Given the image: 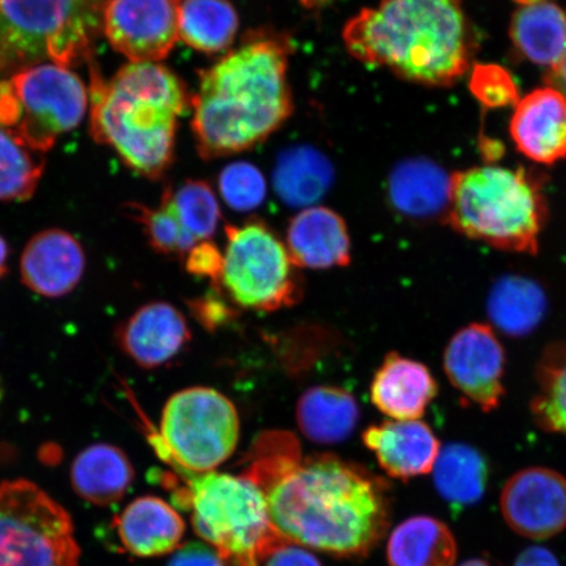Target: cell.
Listing matches in <instances>:
<instances>
[{"instance_id":"obj_13","label":"cell","mask_w":566,"mask_h":566,"mask_svg":"<svg viewBox=\"0 0 566 566\" xmlns=\"http://www.w3.org/2000/svg\"><path fill=\"white\" fill-rule=\"evenodd\" d=\"M505 350L488 324L459 329L446 346L443 369L460 394L484 412L499 408L505 395Z\"/></svg>"},{"instance_id":"obj_38","label":"cell","mask_w":566,"mask_h":566,"mask_svg":"<svg viewBox=\"0 0 566 566\" xmlns=\"http://www.w3.org/2000/svg\"><path fill=\"white\" fill-rule=\"evenodd\" d=\"M264 566H322L306 548L286 539L279 541L268 551L261 565Z\"/></svg>"},{"instance_id":"obj_10","label":"cell","mask_w":566,"mask_h":566,"mask_svg":"<svg viewBox=\"0 0 566 566\" xmlns=\"http://www.w3.org/2000/svg\"><path fill=\"white\" fill-rule=\"evenodd\" d=\"M73 520L31 481L0 483V566H80Z\"/></svg>"},{"instance_id":"obj_21","label":"cell","mask_w":566,"mask_h":566,"mask_svg":"<svg viewBox=\"0 0 566 566\" xmlns=\"http://www.w3.org/2000/svg\"><path fill=\"white\" fill-rule=\"evenodd\" d=\"M123 547L138 557L172 554L179 548L186 523L165 500L145 495L130 502L115 522Z\"/></svg>"},{"instance_id":"obj_39","label":"cell","mask_w":566,"mask_h":566,"mask_svg":"<svg viewBox=\"0 0 566 566\" xmlns=\"http://www.w3.org/2000/svg\"><path fill=\"white\" fill-rule=\"evenodd\" d=\"M219 292H222V290H217V293L207 296V298L197 300L190 304L197 321L209 331L230 321L232 315L231 307L221 298Z\"/></svg>"},{"instance_id":"obj_41","label":"cell","mask_w":566,"mask_h":566,"mask_svg":"<svg viewBox=\"0 0 566 566\" xmlns=\"http://www.w3.org/2000/svg\"><path fill=\"white\" fill-rule=\"evenodd\" d=\"M513 566H562L551 551L543 547H530L516 557Z\"/></svg>"},{"instance_id":"obj_28","label":"cell","mask_w":566,"mask_h":566,"mask_svg":"<svg viewBox=\"0 0 566 566\" xmlns=\"http://www.w3.org/2000/svg\"><path fill=\"white\" fill-rule=\"evenodd\" d=\"M433 473L441 497L462 507L483 499L490 470L478 450L469 444L452 443L441 450Z\"/></svg>"},{"instance_id":"obj_20","label":"cell","mask_w":566,"mask_h":566,"mask_svg":"<svg viewBox=\"0 0 566 566\" xmlns=\"http://www.w3.org/2000/svg\"><path fill=\"white\" fill-rule=\"evenodd\" d=\"M437 394L428 367L399 353L388 354L370 386L373 405L391 420H420Z\"/></svg>"},{"instance_id":"obj_7","label":"cell","mask_w":566,"mask_h":566,"mask_svg":"<svg viewBox=\"0 0 566 566\" xmlns=\"http://www.w3.org/2000/svg\"><path fill=\"white\" fill-rule=\"evenodd\" d=\"M109 0H0V32L18 66L91 62Z\"/></svg>"},{"instance_id":"obj_5","label":"cell","mask_w":566,"mask_h":566,"mask_svg":"<svg viewBox=\"0 0 566 566\" xmlns=\"http://www.w3.org/2000/svg\"><path fill=\"white\" fill-rule=\"evenodd\" d=\"M547 217L541 184L525 169L480 166L451 175L446 222L469 239L535 254Z\"/></svg>"},{"instance_id":"obj_11","label":"cell","mask_w":566,"mask_h":566,"mask_svg":"<svg viewBox=\"0 0 566 566\" xmlns=\"http://www.w3.org/2000/svg\"><path fill=\"white\" fill-rule=\"evenodd\" d=\"M221 289L240 307L272 313L301 300L303 285L286 244L261 222L226 226Z\"/></svg>"},{"instance_id":"obj_22","label":"cell","mask_w":566,"mask_h":566,"mask_svg":"<svg viewBox=\"0 0 566 566\" xmlns=\"http://www.w3.org/2000/svg\"><path fill=\"white\" fill-rule=\"evenodd\" d=\"M388 196L400 214L415 221H446L451 196V176L427 159L401 163L388 182Z\"/></svg>"},{"instance_id":"obj_31","label":"cell","mask_w":566,"mask_h":566,"mask_svg":"<svg viewBox=\"0 0 566 566\" xmlns=\"http://www.w3.org/2000/svg\"><path fill=\"white\" fill-rule=\"evenodd\" d=\"M331 180L327 160L304 148L281 159L275 172V189L290 207H310L324 196Z\"/></svg>"},{"instance_id":"obj_34","label":"cell","mask_w":566,"mask_h":566,"mask_svg":"<svg viewBox=\"0 0 566 566\" xmlns=\"http://www.w3.org/2000/svg\"><path fill=\"white\" fill-rule=\"evenodd\" d=\"M127 214L144 228L153 250L168 258L186 259L196 239L184 229L179 218L161 197L160 207L151 209L139 203H127Z\"/></svg>"},{"instance_id":"obj_4","label":"cell","mask_w":566,"mask_h":566,"mask_svg":"<svg viewBox=\"0 0 566 566\" xmlns=\"http://www.w3.org/2000/svg\"><path fill=\"white\" fill-rule=\"evenodd\" d=\"M90 129L125 165L157 180L171 166L179 117L190 106L186 83L155 62L127 63L104 81L90 62Z\"/></svg>"},{"instance_id":"obj_26","label":"cell","mask_w":566,"mask_h":566,"mask_svg":"<svg viewBox=\"0 0 566 566\" xmlns=\"http://www.w3.org/2000/svg\"><path fill=\"white\" fill-rule=\"evenodd\" d=\"M511 38L530 62L554 67L566 53V11L552 2L520 6L512 19Z\"/></svg>"},{"instance_id":"obj_18","label":"cell","mask_w":566,"mask_h":566,"mask_svg":"<svg viewBox=\"0 0 566 566\" xmlns=\"http://www.w3.org/2000/svg\"><path fill=\"white\" fill-rule=\"evenodd\" d=\"M363 441L388 476L409 480L433 472L441 443L421 420H387L367 428Z\"/></svg>"},{"instance_id":"obj_33","label":"cell","mask_w":566,"mask_h":566,"mask_svg":"<svg viewBox=\"0 0 566 566\" xmlns=\"http://www.w3.org/2000/svg\"><path fill=\"white\" fill-rule=\"evenodd\" d=\"M163 198L197 243L214 237L222 212L208 182L188 180L177 189L168 188Z\"/></svg>"},{"instance_id":"obj_15","label":"cell","mask_w":566,"mask_h":566,"mask_svg":"<svg viewBox=\"0 0 566 566\" xmlns=\"http://www.w3.org/2000/svg\"><path fill=\"white\" fill-rule=\"evenodd\" d=\"M116 339L127 358L145 370L171 364L192 339L186 316L167 302L145 304L118 325Z\"/></svg>"},{"instance_id":"obj_6","label":"cell","mask_w":566,"mask_h":566,"mask_svg":"<svg viewBox=\"0 0 566 566\" xmlns=\"http://www.w3.org/2000/svg\"><path fill=\"white\" fill-rule=\"evenodd\" d=\"M182 486L177 506L192 512L193 528L216 549L223 566H261L282 536L274 530L265 494L243 475L176 472Z\"/></svg>"},{"instance_id":"obj_9","label":"cell","mask_w":566,"mask_h":566,"mask_svg":"<svg viewBox=\"0 0 566 566\" xmlns=\"http://www.w3.org/2000/svg\"><path fill=\"white\" fill-rule=\"evenodd\" d=\"M239 437L238 410L228 396L214 388L192 387L168 399L159 433L150 441L176 472L207 473L233 454Z\"/></svg>"},{"instance_id":"obj_36","label":"cell","mask_w":566,"mask_h":566,"mask_svg":"<svg viewBox=\"0 0 566 566\" xmlns=\"http://www.w3.org/2000/svg\"><path fill=\"white\" fill-rule=\"evenodd\" d=\"M470 88L488 108H504L520 102V92L513 76L499 65H476L471 74Z\"/></svg>"},{"instance_id":"obj_14","label":"cell","mask_w":566,"mask_h":566,"mask_svg":"<svg viewBox=\"0 0 566 566\" xmlns=\"http://www.w3.org/2000/svg\"><path fill=\"white\" fill-rule=\"evenodd\" d=\"M500 507L514 533L551 539L566 528V478L546 467L516 472L501 492Z\"/></svg>"},{"instance_id":"obj_1","label":"cell","mask_w":566,"mask_h":566,"mask_svg":"<svg viewBox=\"0 0 566 566\" xmlns=\"http://www.w3.org/2000/svg\"><path fill=\"white\" fill-rule=\"evenodd\" d=\"M243 476L265 494L274 530L298 546L359 557L387 533L391 513L385 481L335 455L303 458L287 431L258 438Z\"/></svg>"},{"instance_id":"obj_16","label":"cell","mask_w":566,"mask_h":566,"mask_svg":"<svg viewBox=\"0 0 566 566\" xmlns=\"http://www.w3.org/2000/svg\"><path fill=\"white\" fill-rule=\"evenodd\" d=\"M86 271V254L80 240L63 230L34 235L20 259L24 285L45 298H62L80 285Z\"/></svg>"},{"instance_id":"obj_40","label":"cell","mask_w":566,"mask_h":566,"mask_svg":"<svg viewBox=\"0 0 566 566\" xmlns=\"http://www.w3.org/2000/svg\"><path fill=\"white\" fill-rule=\"evenodd\" d=\"M167 566H223L214 548L190 543L176 551Z\"/></svg>"},{"instance_id":"obj_44","label":"cell","mask_w":566,"mask_h":566,"mask_svg":"<svg viewBox=\"0 0 566 566\" xmlns=\"http://www.w3.org/2000/svg\"><path fill=\"white\" fill-rule=\"evenodd\" d=\"M9 245L6 240L0 235V280L4 277L7 271H9Z\"/></svg>"},{"instance_id":"obj_23","label":"cell","mask_w":566,"mask_h":566,"mask_svg":"<svg viewBox=\"0 0 566 566\" xmlns=\"http://www.w3.org/2000/svg\"><path fill=\"white\" fill-rule=\"evenodd\" d=\"M134 472L125 452L109 443L88 446L71 467V484L84 501L111 506L122 500L133 484Z\"/></svg>"},{"instance_id":"obj_43","label":"cell","mask_w":566,"mask_h":566,"mask_svg":"<svg viewBox=\"0 0 566 566\" xmlns=\"http://www.w3.org/2000/svg\"><path fill=\"white\" fill-rule=\"evenodd\" d=\"M15 66H18L15 56H13L2 32H0V73Z\"/></svg>"},{"instance_id":"obj_2","label":"cell","mask_w":566,"mask_h":566,"mask_svg":"<svg viewBox=\"0 0 566 566\" xmlns=\"http://www.w3.org/2000/svg\"><path fill=\"white\" fill-rule=\"evenodd\" d=\"M292 52L285 35L253 33L201 71L190 108L202 159L251 150L286 123L293 113L287 75Z\"/></svg>"},{"instance_id":"obj_37","label":"cell","mask_w":566,"mask_h":566,"mask_svg":"<svg viewBox=\"0 0 566 566\" xmlns=\"http://www.w3.org/2000/svg\"><path fill=\"white\" fill-rule=\"evenodd\" d=\"M186 268L189 274L196 277L208 279L214 289H221V275L223 269V253L210 240L196 244L187 254Z\"/></svg>"},{"instance_id":"obj_12","label":"cell","mask_w":566,"mask_h":566,"mask_svg":"<svg viewBox=\"0 0 566 566\" xmlns=\"http://www.w3.org/2000/svg\"><path fill=\"white\" fill-rule=\"evenodd\" d=\"M181 0H109L103 34L133 63L166 60L180 40Z\"/></svg>"},{"instance_id":"obj_19","label":"cell","mask_w":566,"mask_h":566,"mask_svg":"<svg viewBox=\"0 0 566 566\" xmlns=\"http://www.w3.org/2000/svg\"><path fill=\"white\" fill-rule=\"evenodd\" d=\"M286 248L296 268L331 269L352 261L348 228L338 212L324 207H310L289 223Z\"/></svg>"},{"instance_id":"obj_42","label":"cell","mask_w":566,"mask_h":566,"mask_svg":"<svg viewBox=\"0 0 566 566\" xmlns=\"http://www.w3.org/2000/svg\"><path fill=\"white\" fill-rule=\"evenodd\" d=\"M547 86L560 91L566 97V53L556 66L548 69L546 75Z\"/></svg>"},{"instance_id":"obj_30","label":"cell","mask_w":566,"mask_h":566,"mask_svg":"<svg viewBox=\"0 0 566 566\" xmlns=\"http://www.w3.org/2000/svg\"><path fill=\"white\" fill-rule=\"evenodd\" d=\"M536 384L531 413L537 427L566 437V343L544 349L537 364Z\"/></svg>"},{"instance_id":"obj_46","label":"cell","mask_w":566,"mask_h":566,"mask_svg":"<svg viewBox=\"0 0 566 566\" xmlns=\"http://www.w3.org/2000/svg\"><path fill=\"white\" fill-rule=\"evenodd\" d=\"M520 6L537 4L543 2H549V0H515Z\"/></svg>"},{"instance_id":"obj_24","label":"cell","mask_w":566,"mask_h":566,"mask_svg":"<svg viewBox=\"0 0 566 566\" xmlns=\"http://www.w3.org/2000/svg\"><path fill=\"white\" fill-rule=\"evenodd\" d=\"M296 422L304 437L317 444L342 443L354 433L360 408L354 396L334 386L311 387L296 402Z\"/></svg>"},{"instance_id":"obj_3","label":"cell","mask_w":566,"mask_h":566,"mask_svg":"<svg viewBox=\"0 0 566 566\" xmlns=\"http://www.w3.org/2000/svg\"><path fill=\"white\" fill-rule=\"evenodd\" d=\"M343 39L365 65L429 87L457 83L476 49L462 0H380L345 24Z\"/></svg>"},{"instance_id":"obj_47","label":"cell","mask_w":566,"mask_h":566,"mask_svg":"<svg viewBox=\"0 0 566 566\" xmlns=\"http://www.w3.org/2000/svg\"><path fill=\"white\" fill-rule=\"evenodd\" d=\"M4 389H3V381L2 378H0V401L3 400Z\"/></svg>"},{"instance_id":"obj_25","label":"cell","mask_w":566,"mask_h":566,"mask_svg":"<svg viewBox=\"0 0 566 566\" xmlns=\"http://www.w3.org/2000/svg\"><path fill=\"white\" fill-rule=\"evenodd\" d=\"M458 544L446 523L428 515L401 522L389 536V566H455Z\"/></svg>"},{"instance_id":"obj_17","label":"cell","mask_w":566,"mask_h":566,"mask_svg":"<svg viewBox=\"0 0 566 566\" xmlns=\"http://www.w3.org/2000/svg\"><path fill=\"white\" fill-rule=\"evenodd\" d=\"M511 134L516 148L539 165L566 158V97L554 87L531 91L515 105Z\"/></svg>"},{"instance_id":"obj_45","label":"cell","mask_w":566,"mask_h":566,"mask_svg":"<svg viewBox=\"0 0 566 566\" xmlns=\"http://www.w3.org/2000/svg\"><path fill=\"white\" fill-rule=\"evenodd\" d=\"M459 566H491L490 563L485 560H481V558H473V560H469Z\"/></svg>"},{"instance_id":"obj_32","label":"cell","mask_w":566,"mask_h":566,"mask_svg":"<svg viewBox=\"0 0 566 566\" xmlns=\"http://www.w3.org/2000/svg\"><path fill=\"white\" fill-rule=\"evenodd\" d=\"M41 157L0 126V201L23 202L32 198L44 174Z\"/></svg>"},{"instance_id":"obj_35","label":"cell","mask_w":566,"mask_h":566,"mask_svg":"<svg viewBox=\"0 0 566 566\" xmlns=\"http://www.w3.org/2000/svg\"><path fill=\"white\" fill-rule=\"evenodd\" d=\"M219 189L226 203L232 210L251 211L265 200L266 186L256 167L235 163L224 169L219 179Z\"/></svg>"},{"instance_id":"obj_8","label":"cell","mask_w":566,"mask_h":566,"mask_svg":"<svg viewBox=\"0 0 566 566\" xmlns=\"http://www.w3.org/2000/svg\"><path fill=\"white\" fill-rule=\"evenodd\" d=\"M88 108L86 84L56 63H33L0 81V126L42 155L80 126Z\"/></svg>"},{"instance_id":"obj_27","label":"cell","mask_w":566,"mask_h":566,"mask_svg":"<svg viewBox=\"0 0 566 566\" xmlns=\"http://www.w3.org/2000/svg\"><path fill=\"white\" fill-rule=\"evenodd\" d=\"M546 310V292L525 275L501 277L488 296V315L493 327L512 337L530 335L543 321Z\"/></svg>"},{"instance_id":"obj_29","label":"cell","mask_w":566,"mask_h":566,"mask_svg":"<svg viewBox=\"0 0 566 566\" xmlns=\"http://www.w3.org/2000/svg\"><path fill=\"white\" fill-rule=\"evenodd\" d=\"M238 30V13L229 0H181L180 40L195 51L224 52Z\"/></svg>"}]
</instances>
